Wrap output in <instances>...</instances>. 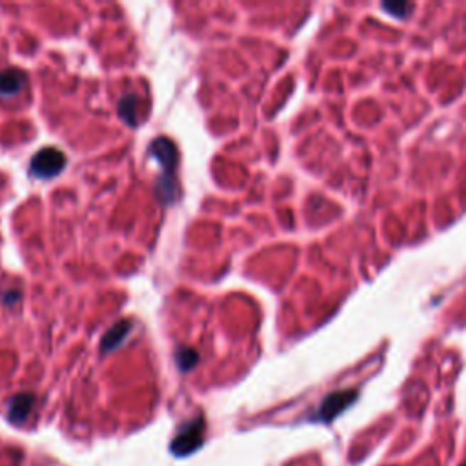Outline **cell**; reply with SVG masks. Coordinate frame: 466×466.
I'll list each match as a JSON object with an SVG mask.
<instances>
[{
	"label": "cell",
	"mask_w": 466,
	"mask_h": 466,
	"mask_svg": "<svg viewBox=\"0 0 466 466\" xmlns=\"http://www.w3.org/2000/svg\"><path fill=\"white\" fill-rule=\"evenodd\" d=\"M149 152L155 161L162 166V177L155 184V195L162 204H174L179 198L177 182V148L174 141L159 137L149 144Z\"/></svg>",
	"instance_id": "obj_1"
},
{
	"label": "cell",
	"mask_w": 466,
	"mask_h": 466,
	"mask_svg": "<svg viewBox=\"0 0 466 466\" xmlns=\"http://www.w3.org/2000/svg\"><path fill=\"white\" fill-rule=\"evenodd\" d=\"M204 425L203 417H195L194 421L184 425V428L177 433V438L171 441V452L179 457L194 454L195 450H198L204 443Z\"/></svg>",
	"instance_id": "obj_2"
},
{
	"label": "cell",
	"mask_w": 466,
	"mask_h": 466,
	"mask_svg": "<svg viewBox=\"0 0 466 466\" xmlns=\"http://www.w3.org/2000/svg\"><path fill=\"white\" fill-rule=\"evenodd\" d=\"M66 166V157L64 153L57 148H42L41 152L35 153L29 164V171L37 179H51L57 177Z\"/></svg>",
	"instance_id": "obj_3"
},
{
	"label": "cell",
	"mask_w": 466,
	"mask_h": 466,
	"mask_svg": "<svg viewBox=\"0 0 466 466\" xmlns=\"http://www.w3.org/2000/svg\"><path fill=\"white\" fill-rule=\"evenodd\" d=\"M357 399V390H341V392H334L322 401L321 408H319V419L324 423L332 421L337 415L350 408Z\"/></svg>",
	"instance_id": "obj_4"
},
{
	"label": "cell",
	"mask_w": 466,
	"mask_h": 466,
	"mask_svg": "<svg viewBox=\"0 0 466 466\" xmlns=\"http://www.w3.org/2000/svg\"><path fill=\"white\" fill-rule=\"evenodd\" d=\"M35 406V396L29 392L17 393L15 397H11L8 405V419L13 423V425H21L28 419V415L31 413Z\"/></svg>",
	"instance_id": "obj_5"
},
{
	"label": "cell",
	"mask_w": 466,
	"mask_h": 466,
	"mask_svg": "<svg viewBox=\"0 0 466 466\" xmlns=\"http://www.w3.org/2000/svg\"><path fill=\"white\" fill-rule=\"evenodd\" d=\"M26 86V73L18 68L0 71V97L18 95Z\"/></svg>",
	"instance_id": "obj_6"
},
{
	"label": "cell",
	"mask_w": 466,
	"mask_h": 466,
	"mask_svg": "<svg viewBox=\"0 0 466 466\" xmlns=\"http://www.w3.org/2000/svg\"><path fill=\"white\" fill-rule=\"evenodd\" d=\"M132 328H133L132 321H119V322H117V324L113 326L112 330H110L106 335H104L102 343H100V350H102V354L113 351L117 346H120L124 339L128 337V334L132 332Z\"/></svg>",
	"instance_id": "obj_7"
},
{
	"label": "cell",
	"mask_w": 466,
	"mask_h": 466,
	"mask_svg": "<svg viewBox=\"0 0 466 466\" xmlns=\"http://www.w3.org/2000/svg\"><path fill=\"white\" fill-rule=\"evenodd\" d=\"M137 107H139V97L135 93H129V95L120 99L119 117L128 126H137Z\"/></svg>",
	"instance_id": "obj_8"
},
{
	"label": "cell",
	"mask_w": 466,
	"mask_h": 466,
	"mask_svg": "<svg viewBox=\"0 0 466 466\" xmlns=\"http://www.w3.org/2000/svg\"><path fill=\"white\" fill-rule=\"evenodd\" d=\"M175 359H177L179 368H181L182 371H190L191 368L197 364L198 354L195 350H191V348H181V350L175 354Z\"/></svg>",
	"instance_id": "obj_9"
},
{
	"label": "cell",
	"mask_w": 466,
	"mask_h": 466,
	"mask_svg": "<svg viewBox=\"0 0 466 466\" xmlns=\"http://www.w3.org/2000/svg\"><path fill=\"white\" fill-rule=\"evenodd\" d=\"M383 8L386 9V11H390L392 15H396V17H406L410 11L413 9L412 4H383Z\"/></svg>",
	"instance_id": "obj_10"
},
{
	"label": "cell",
	"mask_w": 466,
	"mask_h": 466,
	"mask_svg": "<svg viewBox=\"0 0 466 466\" xmlns=\"http://www.w3.org/2000/svg\"><path fill=\"white\" fill-rule=\"evenodd\" d=\"M461 466H466V462H462V465Z\"/></svg>",
	"instance_id": "obj_11"
}]
</instances>
